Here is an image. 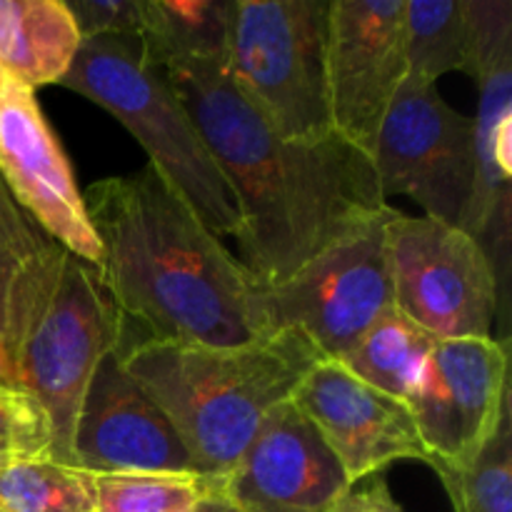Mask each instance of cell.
Returning a JSON list of instances; mask_svg holds the SVG:
<instances>
[{"label":"cell","instance_id":"cell-16","mask_svg":"<svg viewBox=\"0 0 512 512\" xmlns=\"http://www.w3.org/2000/svg\"><path fill=\"white\" fill-rule=\"evenodd\" d=\"M118 355L98 365L85 390L70 448L73 465L93 475L195 473L170 420L125 373Z\"/></svg>","mask_w":512,"mask_h":512},{"label":"cell","instance_id":"cell-15","mask_svg":"<svg viewBox=\"0 0 512 512\" xmlns=\"http://www.w3.org/2000/svg\"><path fill=\"white\" fill-rule=\"evenodd\" d=\"M213 483L245 512H328L353 488L328 443L290 400L270 410L233 470Z\"/></svg>","mask_w":512,"mask_h":512},{"label":"cell","instance_id":"cell-12","mask_svg":"<svg viewBox=\"0 0 512 512\" xmlns=\"http://www.w3.org/2000/svg\"><path fill=\"white\" fill-rule=\"evenodd\" d=\"M405 73V0H330L325 75L335 138L370 160Z\"/></svg>","mask_w":512,"mask_h":512},{"label":"cell","instance_id":"cell-28","mask_svg":"<svg viewBox=\"0 0 512 512\" xmlns=\"http://www.w3.org/2000/svg\"><path fill=\"white\" fill-rule=\"evenodd\" d=\"M188 512H245V510L240 508V505H235L233 500H230L228 495H225L213 480H210L208 493H205Z\"/></svg>","mask_w":512,"mask_h":512},{"label":"cell","instance_id":"cell-4","mask_svg":"<svg viewBox=\"0 0 512 512\" xmlns=\"http://www.w3.org/2000/svg\"><path fill=\"white\" fill-rule=\"evenodd\" d=\"M60 85L108 110L148 153V165L223 238L238 233V210L198 125L168 70L130 35L83 38Z\"/></svg>","mask_w":512,"mask_h":512},{"label":"cell","instance_id":"cell-24","mask_svg":"<svg viewBox=\"0 0 512 512\" xmlns=\"http://www.w3.org/2000/svg\"><path fill=\"white\" fill-rule=\"evenodd\" d=\"M208 488L195 473L93 475L95 512H188Z\"/></svg>","mask_w":512,"mask_h":512},{"label":"cell","instance_id":"cell-23","mask_svg":"<svg viewBox=\"0 0 512 512\" xmlns=\"http://www.w3.org/2000/svg\"><path fill=\"white\" fill-rule=\"evenodd\" d=\"M453 512H512V415L463 468H433Z\"/></svg>","mask_w":512,"mask_h":512},{"label":"cell","instance_id":"cell-25","mask_svg":"<svg viewBox=\"0 0 512 512\" xmlns=\"http://www.w3.org/2000/svg\"><path fill=\"white\" fill-rule=\"evenodd\" d=\"M13 455L50 458L48 423L30 395L0 385V460Z\"/></svg>","mask_w":512,"mask_h":512},{"label":"cell","instance_id":"cell-17","mask_svg":"<svg viewBox=\"0 0 512 512\" xmlns=\"http://www.w3.org/2000/svg\"><path fill=\"white\" fill-rule=\"evenodd\" d=\"M68 250L0 193V385L18 390L25 338L48 308Z\"/></svg>","mask_w":512,"mask_h":512},{"label":"cell","instance_id":"cell-5","mask_svg":"<svg viewBox=\"0 0 512 512\" xmlns=\"http://www.w3.org/2000/svg\"><path fill=\"white\" fill-rule=\"evenodd\" d=\"M330 0H235L228 73L280 140L333 138L328 105Z\"/></svg>","mask_w":512,"mask_h":512},{"label":"cell","instance_id":"cell-7","mask_svg":"<svg viewBox=\"0 0 512 512\" xmlns=\"http://www.w3.org/2000/svg\"><path fill=\"white\" fill-rule=\"evenodd\" d=\"M125 325L98 273L68 253L53 298L18 358V390L43 410L50 458L73 465L80 403L98 365L123 353Z\"/></svg>","mask_w":512,"mask_h":512},{"label":"cell","instance_id":"cell-3","mask_svg":"<svg viewBox=\"0 0 512 512\" xmlns=\"http://www.w3.org/2000/svg\"><path fill=\"white\" fill-rule=\"evenodd\" d=\"M118 358L170 420L195 473L208 480L233 470L270 410L293 398L323 360L295 330L238 345L138 340Z\"/></svg>","mask_w":512,"mask_h":512},{"label":"cell","instance_id":"cell-22","mask_svg":"<svg viewBox=\"0 0 512 512\" xmlns=\"http://www.w3.org/2000/svg\"><path fill=\"white\" fill-rule=\"evenodd\" d=\"M0 512H95L93 473L48 455L3 458Z\"/></svg>","mask_w":512,"mask_h":512},{"label":"cell","instance_id":"cell-13","mask_svg":"<svg viewBox=\"0 0 512 512\" xmlns=\"http://www.w3.org/2000/svg\"><path fill=\"white\" fill-rule=\"evenodd\" d=\"M0 180L18 208L60 248L93 270L100 268L103 250L73 168L35 100V90L10 78L0 85Z\"/></svg>","mask_w":512,"mask_h":512},{"label":"cell","instance_id":"cell-6","mask_svg":"<svg viewBox=\"0 0 512 512\" xmlns=\"http://www.w3.org/2000/svg\"><path fill=\"white\" fill-rule=\"evenodd\" d=\"M393 205L355 220L345 233L278 285H255L260 335L295 330L323 360H343L393 305L388 230Z\"/></svg>","mask_w":512,"mask_h":512},{"label":"cell","instance_id":"cell-14","mask_svg":"<svg viewBox=\"0 0 512 512\" xmlns=\"http://www.w3.org/2000/svg\"><path fill=\"white\" fill-rule=\"evenodd\" d=\"M290 403L315 425L350 485L403 460L428 465L408 403L370 388L338 360L315 363Z\"/></svg>","mask_w":512,"mask_h":512},{"label":"cell","instance_id":"cell-19","mask_svg":"<svg viewBox=\"0 0 512 512\" xmlns=\"http://www.w3.org/2000/svg\"><path fill=\"white\" fill-rule=\"evenodd\" d=\"M235 0H145L138 40L153 63L228 58Z\"/></svg>","mask_w":512,"mask_h":512},{"label":"cell","instance_id":"cell-29","mask_svg":"<svg viewBox=\"0 0 512 512\" xmlns=\"http://www.w3.org/2000/svg\"><path fill=\"white\" fill-rule=\"evenodd\" d=\"M3 80H5V75H3V70H0V85H3Z\"/></svg>","mask_w":512,"mask_h":512},{"label":"cell","instance_id":"cell-21","mask_svg":"<svg viewBox=\"0 0 512 512\" xmlns=\"http://www.w3.org/2000/svg\"><path fill=\"white\" fill-rule=\"evenodd\" d=\"M435 343L438 340L433 335L390 305L338 363H343L370 388L398 400H408Z\"/></svg>","mask_w":512,"mask_h":512},{"label":"cell","instance_id":"cell-20","mask_svg":"<svg viewBox=\"0 0 512 512\" xmlns=\"http://www.w3.org/2000/svg\"><path fill=\"white\" fill-rule=\"evenodd\" d=\"M468 0H405V80L435 85L448 73L473 75Z\"/></svg>","mask_w":512,"mask_h":512},{"label":"cell","instance_id":"cell-18","mask_svg":"<svg viewBox=\"0 0 512 512\" xmlns=\"http://www.w3.org/2000/svg\"><path fill=\"white\" fill-rule=\"evenodd\" d=\"M80 30L65 0H0V70L35 90L60 85L78 55Z\"/></svg>","mask_w":512,"mask_h":512},{"label":"cell","instance_id":"cell-11","mask_svg":"<svg viewBox=\"0 0 512 512\" xmlns=\"http://www.w3.org/2000/svg\"><path fill=\"white\" fill-rule=\"evenodd\" d=\"M478 83L475 123V193L463 230L485 250L500 298L508 305L510 185H512V3L468 0Z\"/></svg>","mask_w":512,"mask_h":512},{"label":"cell","instance_id":"cell-8","mask_svg":"<svg viewBox=\"0 0 512 512\" xmlns=\"http://www.w3.org/2000/svg\"><path fill=\"white\" fill-rule=\"evenodd\" d=\"M393 305L435 340L493 338L508 318L478 240L458 225L393 210L388 230Z\"/></svg>","mask_w":512,"mask_h":512},{"label":"cell","instance_id":"cell-1","mask_svg":"<svg viewBox=\"0 0 512 512\" xmlns=\"http://www.w3.org/2000/svg\"><path fill=\"white\" fill-rule=\"evenodd\" d=\"M238 210V260L258 285H278L355 220L388 205L373 165L340 138L280 140L245 103L228 58L165 65Z\"/></svg>","mask_w":512,"mask_h":512},{"label":"cell","instance_id":"cell-10","mask_svg":"<svg viewBox=\"0 0 512 512\" xmlns=\"http://www.w3.org/2000/svg\"><path fill=\"white\" fill-rule=\"evenodd\" d=\"M508 343L438 340L408 395L430 468H463L485 448L510 410Z\"/></svg>","mask_w":512,"mask_h":512},{"label":"cell","instance_id":"cell-9","mask_svg":"<svg viewBox=\"0 0 512 512\" xmlns=\"http://www.w3.org/2000/svg\"><path fill=\"white\" fill-rule=\"evenodd\" d=\"M383 200L408 195L428 218L463 228L475 193V123L435 85L405 80L370 153Z\"/></svg>","mask_w":512,"mask_h":512},{"label":"cell","instance_id":"cell-26","mask_svg":"<svg viewBox=\"0 0 512 512\" xmlns=\"http://www.w3.org/2000/svg\"><path fill=\"white\" fill-rule=\"evenodd\" d=\"M80 38L103 35H130L138 38L143 30L145 0H65Z\"/></svg>","mask_w":512,"mask_h":512},{"label":"cell","instance_id":"cell-27","mask_svg":"<svg viewBox=\"0 0 512 512\" xmlns=\"http://www.w3.org/2000/svg\"><path fill=\"white\" fill-rule=\"evenodd\" d=\"M328 512H405L380 475L353 485Z\"/></svg>","mask_w":512,"mask_h":512},{"label":"cell","instance_id":"cell-2","mask_svg":"<svg viewBox=\"0 0 512 512\" xmlns=\"http://www.w3.org/2000/svg\"><path fill=\"white\" fill-rule=\"evenodd\" d=\"M103 263L95 270L145 340L238 345L258 338L255 280L223 240L143 165L83 193Z\"/></svg>","mask_w":512,"mask_h":512},{"label":"cell","instance_id":"cell-30","mask_svg":"<svg viewBox=\"0 0 512 512\" xmlns=\"http://www.w3.org/2000/svg\"><path fill=\"white\" fill-rule=\"evenodd\" d=\"M3 190H5V185H3V180H0V193H3Z\"/></svg>","mask_w":512,"mask_h":512}]
</instances>
